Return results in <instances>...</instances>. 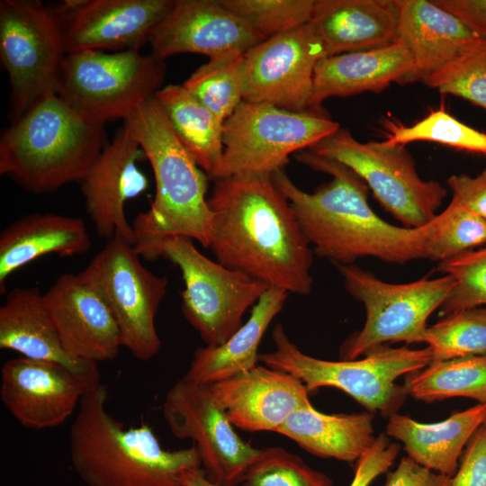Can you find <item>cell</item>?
<instances>
[{"label": "cell", "mask_w": 486, "mask_h": 486, "mask_svg": "<svg viewBox=\"0 0 486 486\" xmlns=\"http://www.w3.org/2000/svg\"><path fill=\"white\" fill-rule=\"evenodd\" d=\"M143 158L142 148L123 122L80 182L87 215L101 238L109 239L119 234L135 244L125 205L148 186L146 176L137 166Z\"/></svg>", "instance_id": "cell-19"}, {"label": "cell", "mask_w": 486, "mask_h": 486, "mask_svg": "<svg viewBox=\"0 0 486 486\" xmlns=\"http://www.w3.org/2000/svg\"><path fill=\"white\" fill-rule=\"evenodd\" d=\"M134 247L147 260L166 258L176 265L184 284L182 312L206 346L225 343L243 316L270 287L244 273L212 261L184 236L136 235Z\"/></svg>", "instance_id": "cell-6"}, {"label": "cell", "mask_w": 486, "mask_h": 486, "mask_svg": "<svg viewBox=\"0 0 486 486\" xmlns=\"http://www.w3.org/2000/svg\"><path fill=\"white\" fill-rule=\"evenodd\" d=\"M123 122L149 161L156 183L150 208L133 222L136 235L184 236L209 248L207 176L176 135L155 96Z\"/></svg>", "instance_id": "cell-5"}, {"label": "cell", "mask_w": 486, "mask_h": 486, "mask_svg": "<svg viewBox=\"0 0 486 486\" xmlns=\"http://www.w3.org/2000/svg\"><path fill=\"white\" fill-rule=\"evenodd\" d=\"M424 228L427 258L439 263L486 244V223L453 199Z\"/></svg>", "instance_id": "cell-34"}, {"label": "cell", "mask_w": 486, "mask_h": 486, "mask_svg": "<svg viewBox=\"0 0 486 486\" xmlns=\"http://www.w3.org/2000/svg\"><path fill=\"white\" fill-rule=\"evenodd\" d=\"M423 343L432 361L486 356V305L446 315L427 328Z\"/></svg>", "instance_id": "cell-33"}, {"label": "cell", "mask_w": 486, "mask_h": 486, "mask_svg": "<svg viewBox=\"0 0 486 486\" xmlns=\"http://www.w3.org/2000/svg\"><path fill=\"white\" fill-rule=\"evenodd\" d=\"M456 17L472 33L486 38V0H432Z\"/></svg>", "instance_id": "cell-44"}, {"label": "cell", "mask_w": 486, "mask_h": 486, "mask_svg": "<svg viewBox=\"0 0 486 486\" xmlns=\"http://www.w3.org/2000/svg\"><path fill=\"white\" fill-rule=\"evenodd\" d=\"M310 22L327 57L378 49L398 40L396 0H315Z\"/></svg>", "instance_id": "cell-24"}, {"label": "cell", "mask_w": 486, "mask_h": 486, "mask_svg": "<svg viewBox=\"0 0 486 486\" xmlns=\"http://www.w3.org/2000/svg\"><path fill=\"white\" fill-rule=\"evenodd\" d=\"M397 37L410 53L423 80L480 38L432 0H396Z\"/></svg>", "instance_id": "cell-26"}, {"label": "cell", "mask_w": 486, "mask_h": 486, "mask_svg": "<svg viewBox=\"0 0 486 486\" xmlns=\"http://www.w3.org/2000/svg\"><path fill=\"white\" fill-rule=\"evenodd\" d=\"M166 68L164 59L140 50L68 53L57 94L96 122L124 120L163 87Z\"/></svg>", "instance_id": "cell-8"}, {"label": "cell", "mask_w": 486, "mask_h": 486, "mask_svg": "<svg viewBox=\"0 0 486 486\" xmlns=\"http://www.w3.org/2000/svg\"><path fill=\"white\" fill-rule=\"evenodd\" d=\"M296 158L332 176L315 192L307 193L284 169L271 175L319 257L338 265H353L366 256L400 265L427 258L424 226L397 227L381 219L368 203V185L352 169L310 149Z\"/></svg>", "instance_id": "cell-2"}, {"label": "cell", "mask_w": 486, "mask_h": 486, "mask_svg": "<svg viewBox=\"0 0 486 486\" xmlns=\"http://www.w3.org/2000/svg\"><path fill=\"white\" fill-rule=\"evenodd\" d=\"M437 269L455 281L439 308L441 314L486 305V244L440 262Z\"/></svg>", "instance_id": "cell-39"}, {"label": "cell", "mask_w": 486, "mask_h": 486, "mask_svg": "<svg viewBox=\"0 0 486 486\" xmlns=\"http://www.w3.org/2000/svg\"><path fill=\"white\" fill-rule=\"evenodd\" d=\"M43 297L72 356L95 363L116 358L122 347L117 321L103 293L84 270L61 274Z\"/></svg>", "instance_id": "cell-18"}, {"label": "cell", "mask_w": 486, "mask_h": 486, "mask_svg": "<svg viewBox=\"0 0 486 486\" xmlns=\"http://www.w3.org/2000/svg\"><path fill=\"white\" fill-rule=\"evenodd\" d=\"M174 0H66L54 11L67 54L140 50Z\"/></svg>", "instance_id": "cell-16"}, {"label": "cell", "mask_w": 486, "mask_h": 486, "mask_svg": "<svg viewBox=\"0 0 486 486\" xmlns=\"http://www.w3.org/2000/svg\"><path fill=\"white\" fill-rule=\"evenodd\" d=\"M400 450V446L392 442L386 433L379 434L356 462L354 477L348 486H369L379 475L387 472Z\"/></svg>", "instance_id": "cell-40"}, {"label": "cell", "mask_w": 486, "mask_h": 486, "mask_svg": "<svg viewBox=\"0 0 486 486\" xmlns=\"http://www.w3.org/2000/svg\"><path fill=\"white\" fill-rule=\"evenodd\" d=\"M239 486H333L325 473L279 446L260 449Z\"/></svg>", "instance_id": "cell-38"}, {"label": "cell", "mask_w": 486, "mask_h": 486, "mask_svg": "<svg viewBox=\"0 0 486 486\" xmlns=\"http://www.w3.org/2000/svg\"><path fill=\"white\" fill-rule=\"evenodd\" d=\"M162 413L176 437L194 443L209 481L240 485L260 449L235 432L209 384L183 376L166 393Z\"/></svg>", "instance_id": "cell-14"}, {"label": "cell", "mask_w": 486, "mask_h": 486, "mask_svg": "<svg viewBox=\"0 0 486 486\" xmlns=\"http://www.w3.org/2000/svg\"><path fill=\"white\" fill-rule=\"evenodd\" d=\"M422 81L441 94L462 97L486 110V38L466 45Z\"/></svg>", "instance_id": "cell-35"}, {"label": "cell", "mask_w": 486, "mask_h": 486, "mask_svg": "<svg viewBox=\"0 0 486 486\" xmlns=\"http://www.w3.org/2000/svg\"><path fill=\"white\" fill-rule=\"evenodd\" d=\"M408 395L428 403L464 397L486 403V356L432 361L406 374Z\"/></svg>", "instance_id": "cell-31"}, {"label": "cell", "mask_w": 486, "mask_h": 486, "mask_svg": "<svg viewBox=\"0 0 486 486\" xmlns=\"http://www.w3.org/2000/svg\"><path fill=\"white\" fill-rule=\"evenodd\" d=\"M345 288L365 309L362 329L341 348L344 359H356L386 343H423L428 317L450 294L455 281L449 275L408 284L383 282L355 265H338Z\"/></svg>", "instance_id": "cell-9"}, {"label": "cell", "mask_w": 486, "mask_h": 486, "mask_svg": "<svg viewBox=\"0 0 486 486\" xmlns=\"http://www.w3.org/2000/svg\"><path fill=\"white\" fill-rule=\"evenodd\" d=\"M309 149L352 169L379 203L407 228L428 223L447 194L440 183L419 176L404 145L362 143L349 130L339 129Z\"/></svg>", "instance_id": "cell-11"}, {"label": "cell", "mask_w": 486, "mask_h": 486, "mask_svg": "<svg viewBox=\"0 0 486 486\" xmlns=\"http://www.w3.org/2000/svg\"><path fill=\"white\" fill-rule=\"evenodd\" d=\"M101 382L83 395L69 431L73 469L87 486H184L183 473L202 467L194 446L165 449L148 424L125 428L111 415Z\"/></svg>", "instance_id": "cell-3"}, {"label": "cell", "mask_w": 486, "mask_h": 486, "mask_svg": "<svg viewBox=\"0 0 486 486\" xmlns=\"http://www.w3.org/2000/svg\"><path fill=\"white\" fill-rule=\"evenodd\" d=\"M94 384L62 365L19 356L1 367L0 398L21 426L43 430L64 424Z\"/></svg>", "instance_id": "cell-17"}, {"label": "cell", "mask_w": 486, "mask_h": 486, "mask_svg": "<svg viewBox=\"0 0 486 486\" xmlns=\"http://www.w3.org/2000/svg\"><path fill=\"white\" fill-rule=\"evenodd\" d=\"M92 247L85 221L56 213H31L10 223L0 234V292L21 267L50 254L73 256Z\"/></svg>", "instance_id": "cell-25"}, {"label": "cell", "mask_w": 486, "mask_h": 486, "mask_svg": "<svg viewBox=\"0 0 486 486\" xmlns=\"http://www.w3.org/2000/svg\"><path fill=\"white\" fill-rule=\"evenodd\" d=\"M447 184L452 199L486 223V169L476 176L453 175Z\"/></svg>", "instance_id": "cell-42"}, {"label": "cell", "mask_w": 486, "mask_h": 486, "mask_svg": "<svg viewBox=\"0 0 486 486\" xmlns=\"http://www.w3.org/2000/svg\"><path fill=\"white\" fill-rule=\"evenodd\" d=\"M245 53L210 58L182 84L222 122L243 101Z\"/></svg>", "instance_id": "cell-32"}, {"label": "cell", "mask_w": 486, "mask_h": 486, "mask_svg": "<svg viewBox=\"0 0 486 486\" xmlns=\"http://www.w3.org/2000/svg\"><path fill=\"white\" fill-rule=\"evenodd\" d=\"M264 40L220 0H174L148 43L151 53L164 60L181 53L202 54L210 59L247 52Z\"/></svg>", "instance_id": "cell-20"}, {"label": "cell", "mask_w": 486, "mask_h": 486, "mask_svg": "<svg viewBox=\"0 0 486 486\" xmlns=\"http://www.w3.org/2000/svg\"><path fill=\"white\" fill-rule=\"evenodd\" d=\"M105 123L49 94L13 119L0 140V174L34 193L81 182L107 144Z\"/></svg>", "instance_id": "cell-4"}, {"label": "cell", "mask_w": 486, "mask_h": 486, "mask_svg": "<svg viewBox=\"0 0 486 486\" xmlns=\"http://www.w3.org/2000/svg\"><path fill=\"white\" fill-rule=\"evenodd\" d=\"M486 421V403L457 411L436 423H420L398 413L388 418L386 434L400 441L407 456L436 472L453 477L462 453Z\"/></svg>", "instance_id": "cell-27"}, {"label": "cell", "mask_w": 486, "mask_h": 486, "mask_svg": "<svg viewBox=\"0 0 486 486\" xmlns=\"http://www.w3.org/2000/svg\"><path fill=\"white\" fill-rule=\"evenodd\" d=\"M339 129L323 113L242 101L223 123L224 150L213 179L271 176L284 169L291 154L311 148Z\"/></svg>", "instance_id": "cell-10"}, {"label": "cell", "mask_w": 486, "mask_h": 486, "mask_svg": "<svg viewBox=\"0 0 486 486\" xmlns=\"http://www.w3.org/2000/svg\"><path fill=\"white\" fill-rule=\"evenodd\" d=\"M383 486H452V477L428 469L404 456L394 471L387 472Z\"/></svg>", "instance_id": "cell-43"}, {"label": "cell", "mask_w": 486, "mask_h": 486, "mask_svg": "<svg viewBox=\"0 0 486 486\" xmlns=\"http://www.w3.org/2000/svg\"><path fill=\"white\" fill-rule=\"evenodd\" d=\"M0 348L21 356L57 364L90 383L101 382L97 363L72 356L65 348L36 287L11 290L0 307Z\"/></svg>", "instance_id": "cell-22"}, {"label": "cell", "mask_w": 486, "mask_h": 486, "mask_svg": "<svg viewBox=\"0 0 486 486\" xmlns=\"http://www.w3.org/2000/svg\"><path fill=\"white\" fill-rule=\"evenodd\" d=\"M274 349L259 354L266 366L295 376L309 392L321 387L339 389L368 412L390 418L402 407L408 393L396 379L425 368L432 362L429 348H394L387 345L370 350L362 359L328 361L302 352L284 327L272 332Z\"/></svg>", "instance_id": "cell-7"}, {"label": "cell", "mask_w": 486, "mask_h": 486, "mask_svg": "<svg viewBox=\"0 0 486 486\" xmlns=\"http://www.w3.org/2000/svg\"><path fill=\"white\" fill-rule=\"evenodd\" d=\"M207 202L209 248L219 263L289 293L310 292V246L271 176L214 179Z\"/></svg>", "instance_id": "cell-1"}, {"label": "cell", "mask_w": 486, "mask_h": 486, "mask_svg": "<svg viewBox=\"0 0 486 486\" xmlns=\"http://www.w3.org/2000/svg\"><path fill=\"white\" fill-rule=\"evenodd\" d=\"M209 385L232 426L247 432H278L294 411L311 405L302 381L266 365Z\"/></svg>", "instance_id": "cell-21"}, {"label": "cell", "mask_w": 486, "mask_h": 486, "mask_svg": "<svg viewBox=\"0 0 486 486\" xmlns=\"http://www.w3.org/2000/svg\"><path fill=\"white\" fill-rule=\"evenodd\" d=\"M266 39L310 22L315 0H220Z\"/></svg>", "instance_id": "cell-37"}, {"label": "cell", "mask_w": 486, "mask_h": 486, "mask_svg": "<svg viewBox=\"0 0 486 486\" xmlns=\"http://www.w3.org/2000/svg\"><path fill=\"white\" fill-rule=\"evenodd\" d=\"M373 420L368 411L328 415L310 405L294 411L277 433L311 454L352 463L375 440Z\"/></svg>", "instance_id": "cell-29"}, {"label": "cell", "mask_w": 486, "mask_h": 486, "mask_svg": "<svg viewBox=\"0 0 486 486\" xmlns=\"http://www.w3.org/2000/svg\"><path fill=\"white\" fill-rule=\"evenodd\" d=\"M416 80L413 58L400 40L378 49L328 56L315 68L309 110L322 113L321 104L328 98L380 92L392 83Z\"/></svg>", "instance_id": "cell-23"}, {"label": "cell", "mask_w": 486, "mask_h": 486, "mask_svg": "<svg viewBox=\"0 0 486 486\" xmlns=\"http://www.w3.org/2000/svg\"><path fill=\"white\" fill-rule=\"evenodd\" d=\"M182 480L184 486H218L207 479L202 467L185 471Z\"/></svg>", "instance_id": "cell-45"}, {"label": "cell", "mask_w": 486, "mask_h": 486, "mask_svg": "<svg viewBox=\"0 0 486 486\" xmlns=\"http://www.w3.org/2000/svg\"><path fill=\"white\" fill-rule=\"evenodd\" d=\"M452 486H486V421L464 447Z\"/></svg>", "instance_id": "cell-41"}, {"label": "cell", "mask_w": 486, "mask_h": 486, "mask_svg": "<svg viewBox=\"0 0 486 486\" xmlns=\"http://www.w3.org/2000/svg\"><path fill=\"white\" fill-rule=\"evenodd\" d=\"M154 96L182 145L199 167L213 178L224 150V122L183 85L163 86Z\"/></svg>", "instance_id": "cell-30"}, {"label": "cell", "mask_w": 486, "mask_h": 486, "mask_svg": "<svg viewBox=\"0 0 486 486\" xmlns=\"http://www.w3.org/2000/svg\"><path fill=\"white\" fill-rule=\"evenodd\" d=\"M390 145L432 141L486 155V132L479 131L439 109L410 126L394 125L386 140Z\"/></svg>", "instance_id": "cell-36"}, {"label": "cell", "mask_w": 486, "mask_h": 486, "mask_svg": "<svg viewBox=\"0 0 486 486\" xmlns=\"http://www.w3.org/2000/svg\"><path fill=\"white\" fill-rule=\"evenodd\" d=\"M140 257L134 244L115 234L84 271L108 302L122 347L136 359L148 361L161 347L156 316L168 283L146 268Z\"/></svg>", "instance_id": "cell-13"}, {"label": "cell", "mask_w": 486, "mask_h": 486, "mask_svg": "<svg viewBox=\"0 0 486 486\" xmlns=\"http://www.w3.org/2000/svg\"><path fill=\"white\" fill-rule=\"evenodd\" d=\"M326 57L310 22L264 40L245 53L243 101L309 112L314 71Z\"/></svg>", "instance_id": "cell-15"}, {"label": "cell", "mask_w": 486, "mask_h": 486, "mask_svg": "<svg viewBox=\"0 0 486 486\" xmlns=\"http://www.w3.org/2000/svg\"><path fill=\"white\" fill-rule=\"evenodd\" d=\"M288 295L286 291L270 286L252 308L249 319L225 343L194 351L184 376L212 384L256 366L259 344Z\"/></svg>", "instance_id": "cell-28"}, {"label": "cell", "mask_w": 486, "mask_h": 486, "mask_svg": "<svg viewBox=\"0 0 486 486\" xmlns=\"http://www.w3.org/2000/svg\"><path fill=\"white\" fill-rule=\"evenodd\" d=\"M66 55L54 11L39 1H0V57L11 86L14 119L57 94Z\"/></svg>", "instance_id": "cell-12"}]
</instances>
